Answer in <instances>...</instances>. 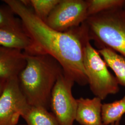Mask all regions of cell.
<instances>
[{"mask_svg":"<svg viewBox=\"0 0 125 125\" xmlns=\"http://www.w3.org/2000/svg\"><path fill=\"white\" fill-rule=\"evenodd\" d=\"M29 105L20 89L18 77L7 80L0 96V123L17 125L20 118Z\"/></svg>","mask_w":125,"mask_h":125,"instance_id":"cell-7","label":"cell"},{"mask_svg":"<svg viewBox=\"0 0 125 125\" xmlns=\"http://www.w3.org/2000/svg\"><path fill=\"white\" fill-rule=\"evenodd\" d=\"M77 107L75 120L81 125H103L102 100L81 97L76 99Z\"/></svg>","mask_w":125,"mask_h":125,"instance_id":"cell-9","label":"cell"},{"mask_svg":"<svg viewBox=\"0 0 125 125\" xmlns=\"http://www.w3.org/2000/svg\"><path fill=\"white\" fill-rule=\"evenodd\" d=\"M0 46L21 50L27 54H36L32 41L24 31L0 28Z\"/></svg>","mask_w":125,"mask_h":125,"instance_id":"cell-10","label":"cell"},{"mask_svg":"<svg viewBox=\"0 0 125 125\" xmlns=\"http://www.w3.org/2000/svg\"><path fill=\"white\" fill-rule=\"evenodd\" d=\"M7 82V79L0 77V96L1 95V94L2 93L4 90Z\"/></svg>","mask_w":125,"mask_h":125,"instance_id":"cell-17","label":"cell"},{"mask_svg":"<svg viewBox=\"0 0 125 125\" xmlns=\"http://www.w3.org/2000/svg\"><path fill=\"white\" fill-rule=\"evenodd\" d=\"M88 17L110 9L123 8L124 0H88Z\"/></svg>","mask_w":125,"mask_h":125,"instance_id":"cell-15","label":"cell"},{"mask_svg":"<svg viewBox=\"0 0 125 125\" xmlns=\"http://www.w3.org/2000/svg\"></svg>","mask_w":125,"mask_h":125,"instance_id":"cell-21","label":"cell"},{"mask_svg":"<svg viewBox=\"0 0 125 125\" xmlns=\"http://www.w3.org/2000/svg\"><path fill=\"white\" fill-rule=\"evenodd\" d=\"M3 1L21 20L37 54L51 56L60 64L65 76L79 85L88 84L83 65V53L85 44L90 39L84 22L67 31H58L38 18L22 0Z\"/></svg>","mask_w":125,"mask_h":125,"instance_id":"cell-1","label":"cell"},{"mask_svg":"<svg viewBox=\"0 0 125 125\" xmlns=\"http://www.w3.org/2000/svg\"><path fill=\"white\" fill-rule=\"evenodd\" d=\"M26 63L22 51L0 46V77L8 80L18 77Z\"/></svg>","mask_w":125,"mask_h":125,"instance_id":"cell-8","label":"cell"},{"mask_svg":"<svg viewBox=\"0 0 125 125\" xmlns=\"http://www.w3.org/2000/svg\"><path fill=\"white\" fill-rule=\"evenodd\" d=\"M125 114V95L122 98L103 104L102 111L103 125H110L118 121Z\"/></svg>","mask_w":125,"mask_h":125,"instance_id":"cell-13","label":"cell"},{"mask_svg":"<svg viewBox=\"0 0 125 125\" xmlns=\"http://www.w3.org/2000/svg\"><path fill=\"white\" fill-rule=\"evenodd\" d=\"M21 117L26 125H59L52 113L44 107L29 105Z\"/></svg>","mask_w":125,"mask_h":125,"instance_id":"cell-12","label":"cell"},{"mask_svg":"<svg viewBox=\"0 0 125 125\" xmlns=\"http://www.w3.org/2000/svg\"><path fill=\"white\" fill-rule=\"evenodd\" d=\"M75 83L63 72L52 89L50 108L59 125H73L75 120L77 103L72 93Z\"/></svg>","mask_w":125,"mask_h":125,"instance_id":"cell-5","label":"cell"},{"mask_svg":"<svg viewBox=\"0 0 125 125\" xmlns=\"http://www.w3.org/2000/svg\"><path fill=\"white\" fill-rule=\"evenodd\" d=\"M61 0H22L23 2L31 8L36 16L46 22L50 13Z\"/></svg>","mask_w":125,"mask_h":125,"instance_id":"cell-14","label":"cell"},{"mask_svg":"<svg viewBox=\"0 0 125 125\" xmlns=\"http://www.w3.org/2000/svg\"><path fill=\"white\" fill-rule=\"evenodd\" d=\"M0 28L24 31L21 20L15 16L12 10L7 5H0Z\"/></svg>","mask_w":125,"mask_h":125,"instance_id":"cell-16","label":"cell"},{"mask_svg":"<svg viewBox=\"0 0 125 125\" xmlns=\"http://www.w3.org/2000/svg\"><path fill=\"white\" fill-rule=\"evenodd\" d=\"M88 3L83 0H61L45 23L52 28L64 32L80 26L88 18Z\"/></svg>","mask_w":125,"mask_h":125,"instance_id":"cell-6","label":"cell"},{"mask_svg":"<svg viewBox=\"0 0 125 125\" xmlns=\"http://www.w3.org/2000/svg\"><path fill=\"white\" fill-rule=\"evenodd\" d=\"M0 125H9L7 124H5V123H0Z\"/></svg>","mask_w":125,"mask_h":125,"instance_id":"cell-20","label":"cell"},{"mask_svg":"<svg viewBox=\"0 0 125 125\" xmlns=\"http://www.w3.org/2000/svg\"><path fill=\"white\" fill-rule=\"evenodd\" d=\"M98 52L107 66L115 73L119 84L125 87V58L107 47L100 48Z\"/></svg>","mask_w":125,"mask_h":125,"instance_id":"cell-11","label":"cell"},{"mask_svg":"<svg viewBox=\"0 0 125 125\" xmlns=\"http://www.w3.org/2000/svg\"><path fill=\"white\" fill-rule=\"evenodd\" d=\"M123 9H124V10L125 11V1H124V5H123Z\"/></svg>","mask_w":125,"mask_h":125,"instance_id":"cell-19","label":"cell"},{"mask_svg":"<svg viewBox=\"0 0 125 125\" xmlns=\"http://www.w3.org/2000/svg\"><path fill=\"white\" fill-rule=\"evenodd\" d=\"M25 54L26 65L18 76L20 89L30 105L48 110L54 86L64 72L62 67L49 55Z\"/></svg>","mask_w":125,"mask_h":125,"instance_id":"cell-2","label":"cell"},{"mask_svg":"<svg viewBox=\"0 0 125 125\" xmlns=\"http://www.w3.org/2000/svg\"><path fill=\"white\" fill-rule=\"evenodd\" d=\"M120 121H116L115 122L113 123L112 124L110 125H120Z\"/></svg>","mask_w":125,"mask_h":125,"instance_id":"cell-18","label":"cell"},{"mask_svg":"<svg viewBox=\"0 0 125 125\" xmlns=\"http://www.w3.org/2000/svg\"><path fill=\"white\" fill-rule=\"evenodd\" d=\"M90 40L100 48L107 47L125 58V11L110 9L90 16L84 22Z\"/></svg>","mask_w":125,"mask_h":125,"instance_id":"cell-3","label":"cell"},{"mask_svg":"<svg viewBox=\"0 0 125 125\" xmlns=\"http://www.w3.org/2000/svg\"><path fill=\"white\" fill-rule=\"evenodd\" d=\"M83 65L90 89L95 97L103 100L108 95L119 91L116 77L108 71L106 63L90 40L87 42L83 49Z\"/></svg>","mask_w":125,"mask_h":125,"instance_id":"cell-4","label":"cell"}]
</instances>
